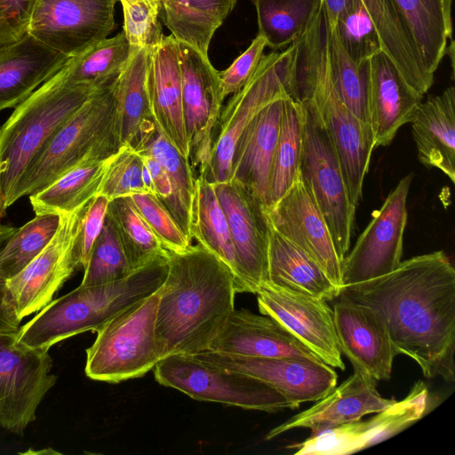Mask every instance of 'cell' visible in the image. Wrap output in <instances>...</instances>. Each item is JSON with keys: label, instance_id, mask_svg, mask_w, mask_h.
Returning <instances> with one entry per match:
<instances>
[{"label": "cell", "instance_id": "28", "mask_svg": "<svg viewBox=\"0 0 455 455\" xmlns=\"http://www.w3.org/2000/svg\"><path fill=\"white\" fill-rule=\"evenodd\" d=\"M419 161L455 182V89L420 102L411 121Z\"/></svg>", "mask_w": 455, "mask_h": 455}, {"label": "cell", "instance_id": "27", "mask_svg": "<svg viewBox=\"0 0 455 455\" xmlns=\"http://www.w3.org/2000/svg\"><path fill=\"white\" fill-rule=\"evenodd\" d=\"M68 59L28 33L0 46V112L24 101Z\"/></svg>", "mask_w": 455, "mask_h": 455}, {"label": "cell", "instance_id": "5", "mask_svg": "<svg viewBox=\"0 0 455 455\" xmlns=\"http://www.w3.org/2000/svg\"><path fill=\"white\" fill-rule=\"evenodd\" d=\"M100 88L73 83L60 68L19 104L3 124L0 219L16 203L15 192L22 176L50 137Z\"/></svg>", "mask_w": 455, "mask_h": 455}, {"label": "cell", "instance_id": "32", "mask_svg": "<svg viewBox=\"0 0 455 455\" xmlns=\"http://www.w3.org/2000/svg\"><path fill=\"white\" fill-rule=\"evenodd\" d=\"M159 13L171 35L208 57L215 31L233 10L236 0H157Z\"/></svg>", "mask_w": 455, "mask_h": 455}, {"label": "cell", "instance_id": "22", "mask_svg": "<svg viewBox=\"0 0 455 455\" xmlns=\"http://www.w3.org/2000/svg\"><path fill=\"white\" fill-rule=\"evenodd\" d=\"M368 123L374 148L386 147L410 124L423 95L403 79L393 61L379 51L365 61Z\"/></svg>", "mask_w": 455, "mask_h": 455}, {"label": "cell", "instance_id": "23", "mask_svg": "<svg viewBox=\"0 0 455 455\" xmlns=\"http://www.w3.org/2000/svg\"><path fill=\"white\" fill-rule=\"evenodd\" d=\"M376 383L377 380L368 374L354 370L348 379L315 401L314 405L270 430L266 440L294 428H308L314 435L384 410L395 400L381 396Z\"/></svg>", "mask_w": 455, "mask_h": 455}, {"label": "cell", "instance_id": "2", "mask_svg": "<svg viewBox=\"0 0 455 455\" xmlns=\"http://www.w3.org/2000/svg\"><path fill=\"white\" fill-rule=\"evenodd\" d=\"M235 293L229 268L199 243L169 251L155 323L159 359L209 350L235 309Z\"/></svg>", "mask_w": 455, "mask_h": 455}, {"label": "cell", "instance_id": "41", "mask_svg": "<svg viewBox=\"0 0 455 455\" xmlns=\"http://www.w3.org/2000/svg\"><path fill=\"white\" fill-rule=\"evenodd\" d=\"M335 27L345 51L355 62L363 63L381 51L377 30L362 0H354Z\"/></svg>", "mask_w": 455, "mask_h": 455}, {"label": "cell", "instance_id": "30", "mask_svg": "<svg viewBox=\"0 0 455 455\" xmlns=\"http://www.w3.org/2000/svg\"><path fill=\"white\" fill-rule=\"evenodd\" d=\"M150 50L132 48L116 84V105L123 145L133 148L156 125L149 100Z\"/></svg>", "mask_w": 455, "mask_h": 455}, {"label": "cell", "instance_id": "18", "mask_svg": "<svg viewBox=\"0 0 455 455\" xmlns=\"http://www.w3.org/2000/svg\"><path fill=\"white\" fill-rule=\"evenodd\" d=\"M196 357L254 377L299 406L315 402L336 387L338 374L323 361L299 357H253L204 351Z\"/></svg>", "mask_w": 455, "mask_h": 455}, {"label": "cell", "instance_id": "49", "mask_svg": "<svg viewBox=\"0 0 455 455\" xmlns=\"http://www.w3.org/2000/svg\"><path fill=\"white\" fill-rule=\"evenodd\" d=\"M140 156L143 158L145 165L149 171L154 186L155 196L169 212L172 198V186L167 173L154 158L146 155Z\"/></svg>", "mask_w": 455, "mask_h": 455}, {"label": "cell", "instance_id": "40", "mask_svg": "<svg viewBox=\"0 0 455 455\" xmlns=\"http://www.w3.org/2000/svg\"><path fill=\"white\" fill-rule=\"evenodd\" d=\"M82 285H96L122 280L133 270L108 220L94 243L84 268Z\"/></svg>", "mask_w": 455, "mask_h": 455}, {"label": "cell", "instance_id": "35", "mask_svg": "<svg viewBox=\"0 0 455 455\" xmlns=\"http://www.w3.org/2000/svg\"><path fill=\"white\" fill-rule=\"evenodd\" d=\"M304 107L297 93L285 97L279 136L274 154L267 209L275 204L300 175L303 150Z\"/></svg>", "mask_w": 455, "mask_h": 455}, {"label": "cell", "instance_id": "12", "mask_svg": "<svg viewBox=\"0 0 455 455\" xmlns=\"http://www.w3.org/2000/svg\"><path fill=\"white\" fill-rule=\"evenodd\" d=\"M88 203L71 213L60 215L59 228L50 243L20 272L7 280L20 322L49 304L79 267L77 239Z\"/></svg>", "mask_w": 455, "mask_h": 455}, {"label": "cell", "instance_id": "19", "mask_svg": "<svg viewBox=\"0 0 455 455\" xmlns=\"http://www.w3.org/2000/svg\"><path fill=\"white\" fill-rule=\"evenodd\" d=\"M267 213L271 226L308 254L340 290L343 259L301 174Z\"/></svg>", "mask_w": 455, "mask_h": 455}, {"label": "cell", "instance_id": "10", "mask_svg": "<svg viewBox=\"0 0 455 455\" xmlns=\"http://www.w3.org/2000/svg\"><path fill=\"white\" fill-rule=\"evenodd\" d=\"M300 100L304 107L300 174L344 259L350 247L356 207L350 202L337 151L316 108L308 100Z\"/></svg>", "mask_w": 455, "mask_h": 455}, {"label": "cell", "instance_id": "13", "mask_svg": "<svg viewBox=\"0 0 455 455\" xmlns=\"http://www.w3.org/2000/svg\"><path fill=\"white\" fill-rule=\"evenodd\" d=\"M412 178L409 173L398 182L345 256L342 287L385 275L401 263Z\"/></svg>", "mask_w": 455, "mask_h": 455}, {"label": "cell", "instance_id": "29", "mask_svg": "<svg viewBox=\"0 0 455 455\" xmlns=\"http://www.w3.org/2000/svg\"><path fill=\"white\" fill-rule=\"evenodd\" d=\"M267 283L325 300L336 299L340 291L308 254L278 233L271 224Z\"/></svg>", "mask_w": 455, "mask_h": 455}, {"label": "cell", "instance_id": "16", "mask_svg": "<svg viewBox=\"0 0 455 455\" xmlns=\"http://www.w3.org/2000/svg\"><path fill=\"white\" fill-rule=\"evenodd\" d=\"M428 406V391L417 381L408 395L395 401L366 421H355L310 435L286 446L295 455H346L379 443L402 432L421 419Z\"/></svg>", "mask_w": 455, "mask_h": 455}, {"label": "cell", "instance_id": "15", "mask_svg": "<svg viewBox=\"0 0 455 455\" xmlns=\"http://www.w3.org/2000/svg\"><path fill=\"white\" fill-rule=\"evenodd\" d=\"M117 1L36 0L28 33L70 58L112 32Z\"/></svg>", "mask_w": 455, "mask_h": 455}, {"label": "cell", "instance_id": "8", "mask_svg": "<svg viewBox=\"0 0 455 455\" xmlns=\"http://www.w3.org/2000/svg\"><path fill=\"white\" fill-rule=\"evenodd\" d=\"M294 43L281 52L264 55L250 80L232 94L214 132V141L205 177L210 182L228 181L232 156L240 136L253 118L270 102L296 92L293 72Z\"/></svg>", "mask_w": 455, "mask_h": 455}, {"label": "cell", "instance_id": "25", "mask_svg": "<svg viewBox=\"0 0 455 455\" xmlns=\"http://www.w3.org/2000/svg\"><path fill=\"white\" fill-rule=\"evenodd\" d=\"M270 102L253 118L236 142L229 180L249 191L267 209L274 154L279 136L283 100Z\"/></svg>", "mask_w": 455, "mask_h": 455}, {"label": "cell", "instance_id": "50", "mask_svg": "<svg viewBox=\"0 0 455 455\" xmlns=\"http://www.w3.org/2000/svg\"><path fill=\"white\" fill-rule=\"evenodd\" d=\"M354 0H322L330 22L335 25L346 13Z\"/></svg>", "mask_w": 455, "mask_h": 455}, {"label": "cell", "instance_id": "14", "mask_svg": "<svg viewBox=\"0 0 455 455\" xmlns=\"http://www.w3.org/2000/svg\"><path fill=\"white\" fill-rule=\"evenodd\" d=\"M178 43L188 159L196 175H205L211 160L215 128L224 101L219 71L208 57L183 43Z\"/></svg>", "mask_w": 455, "mask_h": 455}, {"label": "cell", "instance_id": "39", "mask_svg": "<svg viewBox=\"0 0 455 455\" xmlns=\"http://www.w3.org/2000/svg\"><path fill=\"white\" fill-rule=\"evenodd\" d=\"M60 221V215H36L16 231L0 251V271L8 280L28 266L50 243Z\"/></svg>", "mask_w": 455, "mask_h": 455}, {"label": "cell", "instance_id": "1", "mask_svg": "<svg viewBox=\"0 0 455 455\" xmlns=\"http://www.w3.org/2000/svg\"><path fill=\"white\" fill-rule=\"evenodd\" d=\"M338 297L375 309L397 353L425 377L454 381L455 269L444 251L401 261L385 275L342 287Z\"/></svg>", "mask_w": 455, "mask_h": 455}, {"label": "cell", "instance_id": "36", "mask_svg": "<svg viewBox=\"0 0 455 455\" xmlns=\"http://www.w3.org/2000/svg\"><path fill=\"white\" fill-rule=\"evenodd\" d=\"M106 217L133 270L168 259L169 251L146 223L131 196L109 201Z\"/></svg>", "mask_w": 455, "mask_h": 455}, {"label": "cell", "instance_id": "11", "mask_svg": "<svg viewBox=\"0 0 455 455\" xmlns=\"http://www.w3.org/2000/svg\"><path fill=\"white\" fill-rule=\"evenodd\" d=\"M49 350L16 340V333H0V427L22 435L36 419V411L57 381L51 373Z\"/></svg>", "mask_w": 455, "mask_h": 455}, {"label": "cell", "instance_id": "7", "mask_svg": "<svg viewBox=\"0 0 455 455\" xmlns=\"http://www.w3.org/2000/svg\"><path fill=\"white\" fill-rule=\"evenodd\" d=\"M161 288L115 315L86 349L84 372L93 380L117 383L142 377L160 360L155 323Z\"/></svg>", "mask_w": 455, "mask_h": 455}, {"label": "cell", "instance_id": "24", "mask_svg": "<svg viewBox=\"0 0 455 455\" xmlns=\"http://www.w3.org/2000/svg\"><path fill=\"white\" fill-rule=\"evenodd\" d=\"M149 50L148 92L154 120L165 139L188 159L179 43L173 36L164 35Z\"/></svg>", "mask_w": 455, "mask_h": 455}, {"label": "cell", "instance_id": "38", "mask_svg": "<svg viewBox=\"0 0 455 455\" xmlns=\"http://www.w3.org/2000/svg\"><path fill=\"white\" fill-rule=\"evenodd\" d=\"M131 52L132 47L124 33L120 32L70 57L61 69L73 83L103 87L118 77Z\"/></svg>", "mask_w": 455, "mask_h": 455}, {"label": "cell", "instance_id": "42", "mask_svg": "<svg viewBox=\"0 0 455 455\" xmlns=\"http://www.w3.org/2000/svg\"><path fill=\"white\" fill-rule=\"evenodd\" d=\"M143 166L142 156L124 145L112 161L98 195L105 196L111 201L117 197L148 193L143 182Z\"/></svg>", "mask_w": 455, "mask_h": 455}, {"label": "cell", "instance_id": "17", "mask_svg": "<svg viewBox=\"0 0 455 455\" xmlns=\"http://www.w3.org/2000/svg\"><path fill=\"white\" fill-rule=\"evenodd\" d=\"M259 310L279 322L301 343L332 368L345 370L327 300L264 283L255 293Z\"/></svg>", "mask_w": 455, "mask_h": 455}, {"label": "cell", "instance_id": "9", "mask_svg": "<svg viewBox=\"0 0 455 455\" xmlns=\"http://www.w3.org/2000/svg\"><path fill=\"white\" fill-rule=\"evenodd\" d=\"M156 380L193 399L249 410L276 412L299 406L268 384L190 355L162 358L154 367Z\"/></svg>", "mask_w": 455, "mask_h": 455}, {"label": "cell", "instance_id": "31", "mask_svg": "<svg viewBox=\"0 0 455 455\" xmlns=\"http://www.w3.org/2000/svg\"><path fill=\"white\" fill-rule=\"evenodd\" d=\"M117 153L105 159H85L43 189L30 195V204L36 215L60 216L71 213L90 202L98 195Z\"/></svg>", "mask_w": 455, "mask_h": 455}, {"label": "cell", "instance_id": "6", "mask_svg": "<svg viewBox=\"0 0 455 455\" xmlns=\"http://www.w3.org/2000/svg\"><path fill=\"white\" fill-rule=\"evenodd\" d=\"M116 79L98 89L50 137L22 176L16 202L85 159L108 158L120 150L124 145L116 105Z\"/></svg>", "mask_w": 455, "mask_h": 455}, {"label": "cell", "instance_id": "46", "mask_svg": "<svg viewBox=\"0 0 455 455\" xmlns=\"http://www.w3.org/2000/svg\"><path fill=\"white\" fill-rule=\"evenodd\" d=\"M109 200L102 195H96L86 205L81 220L77 239V258L79 267L84 268L95 241L104 226Z\"/></svg>", "mask_w": 455, "mask_h": 455}, {"label": "cell", "instance_id": "3", "mask_svg": "<svg viewBox=\"0 0 455 455\" xmlns=\"http://www.w3.org/2000/svg\"><path fill=\"white\" fill-rule=\"evenodd\" d=\"M328 23L322 3L307 31L294 42V83L299 98L316 108L337 151L350 202L356 207L374 140L370 125L349 109L336 89L327 45Z\"/></svg>", "mask_w": 455, "mask_h": 455}, {"label": "cell", "instance_id": "43", "mask_svg": "<svg viewBox=\"0 0 455 455\" xmlns=\"http://www.w3.org/2000/svg\"><path fill=\"white\" fill-rule=\"evenodd\" d=\"M123 8L124 30L132 48L151 47L163 37L157 0H118Z\"/></svg>", "mask_w": 455, "mask_h": 455}, {"label": "cell", "instance_id": "26", "mask_svg": "<svg viewBox=\"0 0 455 455\" xmlns=\"http://www.w3.org/2000/svg\"><path fill=\"white\" fill-rule=\"evenodd\" d=\"M210 351L253 357H299L322 361L274 318L234 309Z\"/></svg>", "mask_w": 455, "mask_h": 455}, {"label": "cell", "instance_id": "4", "mask_svg": "<svg viewBox=\"0 0 455 455\" xmlns=\"http://www.w3.org/2000/svg\"><path fill=\"white\" fill-rule=\"evenodd\" d=\"M381 51L405 82L424 95L451 38V0H362Z\"/></svg>", "mask_w": 455, "mask_h": 455}, {"label": "cell", "instance_id": "47", "mask_svg": "<svg viewBox=\"0 0 455 455\" xmlns=\"http://www.w3.org/2000/svg\"><path fill=\"white\" fill-rule=\"evenodd\" d=\"M36 0H0V46L28 34Z\"/></svg>", "mask_w": 455, "mask_h": 455}, {"label": "cell", "instance_id": "37", "mask_svg": "<svg viewBox=\"0 0 455 455\" xmlns=\"http://www.w3.org/2000/svg\"><path fill=\"white\" fill-rule=\"evenodd\" d=\"M259 34L267 46L279 50L297 41L317 14L322 0H251Z\"/></svg>", "mask_w": 455, "mask_h": 455}, {"label": "cell", "instance_id": "33", "mask_svg": "<svg viewBox=\"0 0 455 455\" xmlns=\"http://www.w3.org/2000/svg\"><path fill=\"white\" fill-rule=\"evenodd\" d=\"M191 236L229 268L235 278V291L247 292L214 183L210 182L204 174H198L196 179Z\"/></svg>", "mask_w": 455, "mask_h": 455}, {"label": "cell", "instance_id": "48", "mask_svg": "<svg viewBox=\"0 0 455 455\" xmlns=\"http://www.w3.org/2000/svg\"><path fill=\"white\" fill-rule=\"evenodd\" d=\"M17 228L0 223V251ZM20 327L7 287V279L0 271V333H16Z\"/></svg>", "mask_w": 455, "mask_h": 455}, {"label": "cell", "instance_id": "45", "mask_svg": "<svg viewBox=\"0 0 455 455\" xmlns=\"http://www.w3.org/2000/svg\"><path fill=\"white\" fill-rule=\"evenodd\" d=\"M266 46L264 38L258 35L228 68L219 72L224 99L240 90L253 76L264 56Z\"/></svg>", "mask_w": 455, "mask_h": 455}, {"label": "cell", "instance_id": "44", "mask_svg": "<svg viewBox=\"0 0 455 455\" xmlns=\"http://www.w3.org/2000/svg\"><path fill=\"white\" fill-rule=\"evenodd\" d=\"M131 198L146 223L168 251L183 252L192 245V241L155 195L140 193L131 196Z\"/></svg>", "mask_w": 455, "mask_h": 455}, {"label": "cell", "instance_id": "34", "mask_svg": "<svg viewBox=\"0 0 455 455\" xmlns=\"http://www.w3.org/2000/svg\"><path fill=\"white\" fill-rule=\"evenodd\" d=\"M138 154L154 158L165 171L172 186L169 212L192 241V210L196 196V179L190 162L163 135L156 125L132 148Z\"/></svg>", "mask_w": 455, "mask_h": 455}, {"label": "cell", "instance_id": "21", "mask_svg": "<svg viewBox=\"0 0 455 455\" xmlns=\"http://www.w3.org/2000/svg\"><path fill=\"white\" fill-rule=\"evenodd\" d=\"M335 331L341 354L375 380L389 379L398 355L382 316L372 307L337 297Z\"/></svg>", "mask_w": 455, "mask_h": 455}, {"label": "cell", "instance_id": "20", "mask_svg": "<svg viewBox=\"0 0 455 455\" xmlns=\"http://www.w3.org/2000/svg\"><path fill=\"white\" fill-rule=\"evenodd\" d=\"M214 186L247 292L256 293L267 282L270 224L267 208L235 182H218Z\"/></svg>", "mask_w": 455, "mask_h": 455}]
</instances>
